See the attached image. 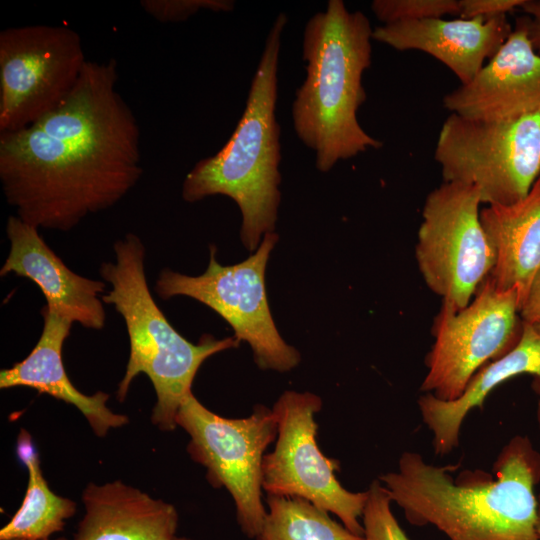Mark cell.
I'll use <instances>...</instances> for the list:
<instances>
[{"instance_id": "obj_1", "label": "cell", "mask_w": 540, "mask_h": 540, "mask_svg": "<svg viewBox=\"0 0 540 540\" xmlns=\"http://www.w3.org/2000/svg\"><path fill=\"white\" fill-rule=\"evenodd\" d=\"M117 82L114 59L87 60L56 109L27 128L0 133V182L21 220L67 232L139 182L140 128Z\"/></svg>"}, {"instance_id": "obj_2", "label": "cell", "mask_w": 540, "mask_h": 540, "mask_svg": "<svg viewBox=\"0 0 540 540\" xmlns=\"http://www.w3.org/2000/svg\"><path fill=\"white\" fill-rule=\"evenodd\" d=\"M428 464L404 452L396 471L380 477L392 502L416 526L431 524L450 540H540L537 496L540 453L527 436H515L501 449L494 474Z\"/></svg>"}, {"instance_id": "obj_3", "label": "cell", "mask_w": 540, "mask_h": 540, "mask_svg": "<svg viewBox=\"0 0 540 540\" xmlns=\"http://www.w3.org/2000/svg\"><path fill=\"white\" fill-rule=\"evenodd\" d=\"M372 35L368 17L349 11L342 0H329L325 10L305 24L306 76L295 92L291 118L299 140L314 152L320 172L383 146L357 118L366 101L362 76L371 65Z\"/></svg>"}, {"instance_id": "obj_4", "label": "cell", "mask_w": 540, "mask_h": 540, "mask_svg": "<svg viewBox=\"0 0 540 540\" xmlns=\"http://www.w3.org/2000/svg\"><path fill=\"white\" fill-rule=\"evenodd\" d=\"M288 18L279 13L266 37L245 109L225 145L198 161L182 184V198L200 201L224 195L242 214L241 239L256 249L261 236L274 232L281 193L280 125L276 119L281 37Z\"/></svg>"}, {"instance_id": "obj_5", "label": "cell", "mask_w": 540, "mask_h": 540, "mask_svg": "<svg viewBox=\"0 0 540 540\" xmlns=\"http://www.w3.org/2000/svg\"><path fill=\"white\" fill-rule=\"evenodd\" d=\"M113 250L114 261L103 262L99 273L111 285L102 301L122 316L129 337V359L117 399L124 401L135 377L145 374L156 393L152 423L162 431H173L178 410L192 393V382L202 363L218 352L237 347L240 341L235 336L216 339L205 334L194 344L184 338L149 290L141 238L128 233L114 243Z\"/></svg>"}, {"instance_id": "obj_6", "label": "cell", "mask_w": 540, "mask_h": 540, "mask_svg": "<svg viewBox=\"0 0 540 540\" xmlns=\"http://www.w3.org/2000/svg\"><path fill=\"white\" fill-rule=\"evenodd\" d=\"M434 157L444 182L474 187L481 203L518 202L540 176V112L500 121L451 113L440 129Z\"/></svg>"}, {"instance_id": "obj_7", "label": "cell", "mask_w": 540, "mask_h": 540, "mask_svg": "<svg viewBox=\"0 0 540 540\" xmlns=\"http://www.w3.org/2000/svg\"><path fill=\"white\" fill-rule=\"evenodd\" d=\"M277 241L276 233H266L252 255L229 266L218 263L211 245L203 274L188 276L165 268L158 275L155 293L163 300L187 296L203 303L233 328L239 341L249 343L260 368L288 371L299 363L300 355L281 338L265 289L266 264Z\"/></svg>"}, {"instance_id": "obj_8", "label": "cell", "mask_w": 540, "mask_h": 540, "mask_svg": "<svg viewBox=\"0 0 540 540\" xmlns=\"http://www.w3.org/2000/svg\"><path fill=\"white\" fill-rule=\"evenodd\" d=\"M87 62L80 35L63 25L0 32V133L14 132L56 109Z\"/></svg>"}, {"instance_id": "obj_9", "label": "cell", "mask_w": 540, "mask_h": 540, "mask_svg": "<svg viewBox=\"0 0 540 540\" xmlns=\"http://www.w3.org/2000/svg\"><path fill=\"white\" fill-rule=\"evenodd\" d=\"M176 423L190 436L188 452L207 469L209 482L231 494L243 532L258 537L267 516L261 500L264 451L277 435L273 410L261 405L247 418H224L190 393Z\"/></svg>"}, {"instance_id": "obj_10", "label": "cell", "mask_w": 540, "mask_h": 540, "mask_svg": "<svg viewBox=\"0 0 540 540\" xmlns=\"http://www.w3.org/2000/svg\"><path fill=\"white\" fill-rule=\"evenodd\" d=\"M481 199L468 185L444 182L427 196L415 256L426 285L456 310L465 308L495 262L480 220Z\"/></svg>"}, {"instance_id": "obj_11", "label": "cell", "mask_w": 540, "mask_h": 540, "mask_svg": "<svg viewBox=\"0 0 540 540\" xmlns=\"http://www.w3.org/2000/svg\"><path fill=\"white\" fill-rule=\"evenodd\" d=\"M519 309L516 289L498 290L489 278L465 308L443 303L421 390L444 401L459 398L479 369L518 344L523 329Z\"/></svg>"}, {"instance_id": "obj_12", "label": "cell", "mask_w": 540, "mask_h": 540, "mask_svg": "<svg viewBox=\"0 0 540 540\" xmlns=\"http://www.w3.org/2000/svg\"><path fill=\"white\" fill-rule=\"evenodd\" d=\"M321 406V399L310 392L285 391L276 401L272 410L278 438L274 450L263 458L262 488L268 495L305 499L364 536L359 518L367 491L354 493L342 487L335 476L338 462L320 451L314 414Z\"/></svg>"}, {"instance_id": "obj_13", "label": "cell", "mask_w": 540, "mask_h": 540, "mask_svg": "<svg viewBox=\"0 0 540 540\" xmlns=\"http://www.w3.org/2000/svg\"><path fill=\"white\" fill-rule=\"evenodd\" d=\"M443 105L451 113L484 121L540 112V53L523 18L469 83L444 96Z\"/></svg>"}, {"instance_id": "obj_14", "label": "cell", "mask_w": 540, "mask_h": 540, "mask_svg": "<svg viewBox=\"0 0 540 540\" xmlns=\"http://www.w3.org/2000/svg\"><path fill=\"white\" fill-rule=\"evenodd\" d=\"M38 230L16 215L9 216L6 235L10 249L0 276L14 274L30 279L42 291L48 309L85 328L102 329L106 321L102 301L106 282L73 272Z\"/></svg>"}, {"instance_id": "obj_15", "label": "cell", "mask_w": 540, "mask_h": 540, "mask_svg": "<svg viewBox=\"0 0 540 540\" xmlns=\"http://www.w3.org/2000/svg\"><path fill=\"white\" fill-rule=\"evenodd\" d=\"M513 28L506 15L494 18H430L382 24L373 28L374 41L398 51L425 52L469 83L494 56Z\"/></svg>"}, {"instance_id": "obj_16", "label": "cell", "mask_w": 540, "mask_h": 540, "mask_svg": "<svg viewBox=\"0 0 540 540\" xmlns=\"http://www.w3.org/2000/svg\"><path fill=\"white\" fill-rule=\"evenodd\" d=\"M41 314L43 329L39 340L25 359L0 371V388L28 387L71 404L84 415L99 437L112 428L126 425L128 417L114 413L107 406V393L98 391L86 395L70 381L63 364L62 348L73 322L46 305Z\"/></svg>"}, {"instance_id": "obj_17", "label": "cell", "mask_w": 540, "mask_h": 540, "mask_svg": "<svg viewBox=\"0 0 540 540\" xmlns=\"http://www.w3.org/2000/svg\"><path fill=\"white\" fill-rule=\"evenodd\" d=\"M82 502L85 513L73 540H168L176 535V508L121 480L89 483Z\"/></svg>"}, {"instance_id": "obj_18", "label": "cell", "mask_w": 540, "mask_h": 540, "mask_svg": "<svg viewBox=\"0 0 540 540\" xmlns=\"http://www.w3.org/2000/svg\"><path fill=\"white\" fill-rule=\"evenodd\" d=\"M480 220L495 257L488 278L498 290L516 289L521 307L540 271V176L523 199L489 205Z\"/></svg>"}, {"instance_id": "obj_19", "label": "cell", "mask_w": 540, "mask_h": 540, "mask_svg": "<svg viewBox=\"0 0 540 540\" xmlns=\"http://www.w3.org/2000/svg\"><path fill=\"white\" fill-rule=\"evenodd\" d=\"M520 374L540 379V333L534 325L524 322L518 344L503 357L479 369L459 398L444 401L431 393L419 398L423 422L433 433L435 454L443 456L456 448L460 428L469 411L481 408L491 391Z\"/></svg>"}, {"instance_id": "obj_20", "label": "cell", "mask_w": 540, "mask_h": 540, "mask_svg": "<svg viewBox=\"0 0 540 540\" xmlns=\"http://www.w3.org/2000/svg\"><path fill=\"white\" fill-rule=\"evenodd\" d=\"M17 455L28 471L23 502L7 524L0 529V540H47L63 531L66 520L74 516L76 503L55 494L45 480L40 459L30 435L21 430Z\"/></svg>"}, {"instance_id": "obj_21", "label": "cell", "mask_w": 540, "mask_h": 540, "mask_svg": "<svg viewBox=\"0 0 540 540\" xmlns=\"http://www.w3.org/2000/svg\"><path fill=\"white\" fill-rule=\"evenodd\" d=\"M267 503L258 540H365L305 499L268 495Z\"/></svg>"}, {"instance_id": "obj_22", "label": "cell", "mask_w": 540, "mask_h": 540, "mask_svg": "<svg viewBox=\"0 0 540 540\" xmlns=\"http://www.w3.org/2000/svg\"><path fill=\"white\" fill-rule=\"evenodd\" d=\"M367 495L362 515L365 540H410L392 513V501L379 480L371 483Z\"/></svg>"}, {"instance_id": "obj_23", "label": "cell", "mask_w": 540, "mask_h": 540, "mask_svg": "<svg viewBox=\"0 0 540 540\" xmlns=\"http://www.w3.org/2000/svg\"><path fill=\"white\" fill-rule=\"evenodd\" d=\"M371 10L384 24L459 14V0H374Z\"/></svg>"}, {"instance_id": "obj_24", "label": "cell", "mask_w": 540, "mask_h": 540, "mask_svg": "<svg viewBox=\"0 0 540 540\" xmlns=\"http://www.w3.org/2000/svg\"><path fill=\"white\" fill-rule=\"evenodd\" d=\"M140 6L156 21L179 23L188 20L201 10L231 12L232 0H142Z\"/></svg>"}, {"instance_id": "obj_25", "label": "cell", "mask_w": 540, "mask_h": 540, "mask_svg": "<svg viewBox=\"0 0 540 540\" xmlns=\"http://www.w3.org/2000/svg\"><path fill=\"white\" fill-rule=\"evenodd\" d=\"M525 0H459L460 18H494L521 8Z\"/></svg>"}, {"instance_id": "obj_26", "label": "cell", "mask_w": 540, "mask_h": 540, "mask_svg": "<svg viewBox=\"0 0 540 540\" xmlns=\"http://www.w3.org/2000/svg\"><path fill=\"white\" fill-rule=\"evenodd\" d=\"M519 315L524 323L540 324V271L533 280L529 292L520 307Z\"/></svg>"}, {"instance_id": "obj_27", "label": "cell", "mask_w": 540, "mask_h": 540, "mask_svg": "<svg viewBox=\"0 0 540 540\" xmlns=\"http://www.w3.org/2000/svg\"><path fill=\"white\" fill-rule=\"evenodd\" d=\"M527 14L522 17L535 50L540 53V0H525L521 6Z\"/></svg>"}, {"instance_id": "obj_28", "label": "cell", "mask_w": 540, "mask_h": 540, "mask_svg": "<svg viewBox=\"0 0 540 540\" xmlns=\"http://www.w3.org/2000/svg\"><path fill=\"white\" fill-rule=\"evenodd\" d=\"M537 533L540 537V493L537 496V522H536Z\"/></svg>"}, {"instance_id": "obj_29", "label": "cell", "mask_w": 540, "mask_h": 540, "mask_svg": "<svg viewBox=\"0 0 540 540\" xmlns=\"http://www.w3.org/2000/svg\"><path fill=\"white\" fill-rule=\"evenodd\" d=\"M533 388L537 393L540 394V379L535 378V380L533 382Z\"/></svg>"}, {"instance_id": "obj_30", "label": "cell", "mask_w": 540, "mask_h": 540, "mask_svg": "<svg viewBox=\"0 0 540 540\" xmlns=\"http://www.w3.org/2000/svg\"><path fill=\"white\" fill-rule=\"evenodd\" d=\"M168 540H191L189 538H186V537H178V536H173L172 538L168 539Z\"/></svg>"}, {"instance_id": "obj_31", "label": "cell", "mask_w": 540, "mask_h": 540, "mask_svg": "<svg viewBox=\"0 0 540 540\" xmlns=\"http://www.w3.org/2000/svg\"><path fill=\"white\" fill-rule=\"evenodd\" d=\"M47 540H68V539L65 538V537H58V538H55V539H47Z\"/></svg>"}, {"instance_id": "obj_32", "label": "cell", "mask_w": 540, "mask_h": 540, "mask_svg": "<svg viewBox=\"0 0 540 540\" xmlns=\"http://www.w3.org/2000/svg\"><path fill=\"white\" fill-rule=\"evenodd\" d=\"M534 327H535L536 330L540 333V324H536V325H534Z\"/></svg>"}]
</instances>
